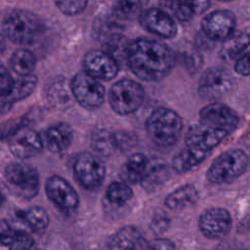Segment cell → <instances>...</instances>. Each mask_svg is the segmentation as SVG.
Listing matches in <instances>:
<instances>
[{"mask_svg":"<svg viewBox=\"0 0 250 250\" xmlns=\"http://www.w3.org/2000/svg\"><path fill=\"white\" fill-rule=\"evenodd\" d=\"M130 70L145 81H158L166 77L176 62L173 51L163 42L150 38H137L125 51Z\"/></svg>","mask_w":250,"mask_h":250,"instance_id":"obj_1","label":"cell"},{"mask_svg":"<svg viewBox=\"0 0 250 250\" xmlns=\"http://www.w3.org/2000/svg\"><path fill=\"white\" fill-rule=\"evenodd\" d=\"M184 123L181 116L173 109L160 106L147 117L146 130L150 141L158 146L169 147L180 139Z\"/></svg>","mask_w":250,"mask_h":250,"instance_id":"obj_2","label":"cell"},{"mask_svg":"<svg viewBox=\"0 0 250 250\" xmlns=\"http://www.w3.org/2000/svg\"><path fill=\"white\" fill-rule=\"evenodd\" d=\"M44 31V24L33 13L15 9L6 14L2 21V33L18 45L33 44Z\"/></svg>","mask_w":250,"mask_h":250,"instance_id":"obj_3","label":"cell"},{"mask_svg":"<svg viewBox=\"0 0 250 250\" xmlns=\"http://www.w3.org/2000/svg\"><path fill=\"white\" fill-rule=\"evenodd\" d=\"M249 165V157L242 149H229L220 154L209 166L206 178L210 183L229 184L244 174Z\"/></svg>","mask_w":250,"mask_h":250,"instance_id":"obj_4","label":"cell"},{"mask_svg":"<svg viewBox=\"0 0 250 250\" xmlns=\"http://www.w3.org/2000/svg\"><path fill=\"white\" fill-rule=\"evenodd\" d=\"M7 187L20 198L29 200L39 191L40 179L37 170L24 162H11L4 170Z\"/></svg>","mask_w":250,"mask_h":250,"instance_id":"obj_5","label":"cell"},{"mask_svg":"<svg viewBox=\"0 0 250 250\" xmlns=\"http://www.w3.org/2000/svg\"><path fill=\"white\" fill-rule=\"evenodd\" d=\"M145 90L140 83L131 79L115 82L108 94L109 104L114 112L127 115L135 112L143 104Z\"/></svg>","mask_w":250,"mask_h":250,"instance_id":"obj_6","label":"cell"},{"mask_svg":"<svg viewBox=\"0 0 250 250\" xmlns=\"http://www.w3.org/2000/svg\"><path fill=\"white\" fill-rule=\"evenodd\" d=\"M70 91L76 102L84 108L94 110L104 102L105 90L98 79L88 73L78 72L70 81Z\"/></svg>","mask_w":250,"mask_h":250,"instance_id":"obj_7","label":"cell"},{"mask_svg":"<svg viewBox=\"0 0 250 250\" xmlns=\"http://www.w3.org/2000/svg\"><path fill=\"white\" fill-rule=\"evenodd\" d=\"M105 166L95 154L84 151L73 162V174L79 185L89 190L97 189L105 178Z\"/></svg>","mask_w":250,"mask_h":250,"instance_id":"obj_8","label":"cell"},{"mask_svg":"<svg viewBox=\"0 0 250 250\" xmlns=\"http://www.w3.org/2000/svg\"><path fill=\"white\" fill-rule=\"evenodd\" d=\"M234 85L232 75L223 67L207 69L200 77L198 94L205 100H218L229 93Z\"/></svg>","mask_w":250,"mask_h":250,"instance_id":"obj_9","label":"cell"},{"mask_svg":"<svg viewBox=\"0 0 250 250\" xmlns=\"http://www.w3.org/2000/svg\"><path fill=\"white\" fill-rule=\"evenodd\" d=\"M44 145V140L39 133L28 127L16 129L8 139L11 153L21 160L39 154L43 150Z\"/></svg>","mask_w":250,"mask_h":250,"instance_id":"obj_10","label":"cell"},{"mask_svg":"<svg viewBox=\"0 0 250 250\" xmlns=\"http://www.w3.org/2000/svg\"><path fill=\"white\" fill-rule=\"evenodd\" d=\"M83 68L89 75L104 81L113 79L119 70L115 57L106 51L98 49L91 50L85 54Z\"/></svg>","mask_w":250,"mask_h":250,"instance_id":"obj_11","label":"cell"},{"mask_svg":"<svg viewBox=\"0 0 250 250\" xmlns=\"http://www.w3.org/2000/svg\"><path fill=\"white\" fill-rule=\"evenodd\" d=\"M231 216L222 207H211L204 210L198 219V227L203 235L211 239L225 237L231 229Z\"/></svg>","mask_w":250,"mask_h":250,"instance_id":"obj_12","label":"cell"},{"mask_svg":"<svg viewBox=\"0 0 250 250\" xmlns=\"http://www.w3.org/2000/svg\"><path fill=\"white\" fill-rule=\"evenodd\" d=\"M229 132L202 122L189 127L185 137L186 146L210 152L227 136Z\"/></svg>","mask_w":250,"mask_h":250,"instance_id":"obj_13","label":"cell"},{"mask_svg":"<svg viewBox=\"0 0 250 250\" xmlns=\"http://www.w3.org/2000/svg\"><path fill=\"white\" fill-rule=\"evenodd\" d=\"M235 17L230 11L217 10L203 18L201 28L210 40L224 41L235 31Z\"/></svg>","mask_w":250,"mask_h":250,"instance_id":"obj_14","label":"cell"},{"mask_svg":"<svg viewBox=\"0 0 250 250\" xmlns=\"http://www.w3.org/2000/svg\"><path fill=\"white\" fill-rule=\"evenodd\" d=\"M45 191L48 198L62 210L72 211L79 205V196L74 188L65 179L58 175L48 178Z\"/></svg>","mask_w":250,"mask_h":250,"instance_id":"obj_15","label":"cell"},{"mask_svg":"<svg viewBox=\"0 0 250 250\" xmlns=\"http://www.w3.org/2000/svg\"><path fill=\"white\" fill-rule=\"evenodd\" d=\"M140 22L146 30L161 38H174L178 32L174 19L169 13L158 8L145 10L140 17Z\"/></svg>","mask_w":250,"mask_h":250,"instance_id":"obj_16","label":"cell"},{"mask_svg":"<svg viewBox=\"0 0 250 250\" xmlns=\"http://www.w3.org/2000/svg\"><path fill=\"white\" fill-rule=\"evenodd\" d=\"M200 122L228 131L234 130L239 124L237 113L229 106L221 103H211L199 111Z\"/></svg>","mask_w":250,"mask_h":250,"instance_id":"obj_17","label":"cell"},{"mask_svg":"<svg viewBox=\"0 0 250 250\" xmlns=\"http://www.w3.org/2000/svg\"><path fill=\"white\" fill-rule=\"evenodd\" d=\"M73 131L69 124L59 122L50 126L44 135V144L49 151L58 153L65 150L71 145Z\"/></svg>","mask_w":250,"mask_h":250,"instance_id":"obj_18","label":"cell"},{"mask_svg":"<svg viewBox=\"0 0 250 250\" xmlns=\"http://www.w3.org/2000/svg\"><path fill=\"white\" fill-rule=\"evenodd\" d=\"M36 85H37V77L33 74L21 76V78H19L18 80H15L11 93L6 98L1 99L2 114H5V112L11 108L12 104L15 102L21 101L27 98L29 95H31Z\"/></svg>","mask_w":250,"mask_h":250,"instance_id":"obj_19","label":"cell"},{"mask_svg":"<svg viewBox=\"0 0 250 250\" xmlns=\"http://www.w3.org/2000/svg\"><path fill=\"white\" fill-rule=\"evenodd\" d=\"M199 194L196 188L191 184L183 185L171 191L164 199L167 208L173 211L186 209L198 200Z\"/></svg>","mask_w":250,"mask_h":250,"instance_id":"obj_20","label":"cell"},{"mask_svg":"<svg viewBox=\"0 0 250 250\" xmlns=\"http://www.w3.org/2000/svg\"><path fill=\"white\" fill-rule=\"evenodd\" d=\"M209 153L210 152L186 146L174 156L172 168L178 174L187 173L203 162Z\"/></svg>","mask_w":250,"mask_h":250,"instance_id":"obj_21","label":"cell"},{"mask_svg":"<svg viewBox=\"0 0 250 250\" xmlns=\"http://www.w3.org/2000/svg\"><path fill=\"white\" fill-rule=\"evenodd\" d=\"M142 237L141 231L136 227L125 226L110 236L107 250H133Z\"/></svg>","mask_w":250,"mask_h":250,"instance_id":"obj_22","label":"cell"},{"mask_svg":"<svg viewBox=\"0 0 250 250\" xmlns=\"http://www.w3.org/2000/svg\"><path fill=\"white\" fill-rule=\"evenodd\" d=\"M249 46L250 35L245 31H234L223 41L220 54L225 61H232L238 59Z\"/></svg>","mask_w":250,"mask_h":250,"instance_id":"obj_23","label":"cell"},{"mask_svg":"<svg viewBox=\"0 0 250 250\" xmlns=\"http://www.w3.org/2000/svg\"><path fill=\"white\" fill-rule=\"evenodd\" d=\"M149 165V160L146 155L141 152L133 153L128 157L123 166V178L131 184L141 183Z\"/></svg>","mask_w":250,"mask_h":250,"instance_id":"obj_24","label":"cell"},{"mask_svg":"<svg viewBox=\"0 0 250 250\" xmlns=\"http://www.w3.org/2000/svg\"><path fill=\"white\" fill-rule=\"evenodd\" d=\"M17 216L23 224L34 232L44 231L50 223L48 212L41 206H30L25 210L18 212Z\"/></svg>","mask_w":250,"mask_h":250,"instance_id":"obj_25","label":"cell"},{"mask_svg":"<svg viewBox=\"0 0 250 250\" xmlns=\"http://www.w3.org/2000/svg\"><path fill=\"white\" fill-rule=\"evenodd\" d=\"M12 69L20 76L32 74L36 66V58L34 54L27 49L16 50L10 59Z\"/></svg>","mask_w":250,"mask_h":250,"instance_id":"obj_26","label":"cell"},{"mask_svg":"<svg viewBox=\"0 0 250 250\" xmlns=\"http://www.w3.org/2000/svg\"><path fill=\"white\" fill-rule=\"evenodd\" d=\"M90 143L93 150L103 156H109L116 149L113 133L104 128L93 131Z\"/></svg>","mask_w":250,"mask_h":250,"instance_id":"obj_27","label":"cell"},{"mask_svg":"<svg viewBox=\"0 0 250 250\" xmlns=\"http://www.w3.org/2000/svg\"><path fill=\"white\" fill-rule=\"evenodd\" d=\"M168 178L169 171L167 166L163 163H155L153 165H149L140 184L146 190L152 191L161 187Z\"/></svg>","mask_w":250,"mask_h":250,"instance_id":"obj_28","label":"cell"},{"mask_svg":"<svg viewBox=\"0 0 250 250\" xmlns=\"http://www.w3.org/2000/svg\"><path fill=\"white\" fill-rule=\"evenodd\" d=\"M133 190L129 185L122 182H112L106 188L105 196L114 205H123L133 197Z\"/></svg>","mask_w":250,"mask_h":250,"instance_id":"obj_29","label":"cell"},{"mask_svg":"<svg viewBox=\"0 0 250 250\" xmlns=\"http://www.w3.org/2000/svg\"><path fill=\"white\" fill-rule=\"evenodd\" d=\"M163 6L180 21H188L194 15L187 0H163Z\"/></svg>","mask_w":250,"mask_h":250,"instance_id":"obj_30","label":"cell"},{"mask_svg":"<svg viewBox=\"0 0 250 250\" xmlns=\"http://www.w3.org/2000/svg\"><path fill=\"white\" fill-rule=\"evenodd\" d=\"M149 0H118L120 14L126 20H135L144 13Z\"/></svg>","mask_w":250,"mask_h":250,"instance_id":"obj_31","label":"cell"},{"mask_svg":"<svg viewBox=\"0 0 250 250\" xmlns=\"http://www.w3.org/2000/svg\"><path fill=\"white\" fill-rule=\"evenodd\" d=\"M57 8L66 16L81 14L88 5V0H54Z\"/></svg>","mask_w":250,"mask_h":250,"instance_id":"obj_32","label":"cell"},{"mask_svg":"<svg viewBox=\"0 0 250 250\" xmlns=\"http://www.w3.org/2000/svg\"><path fill=\"white\" fill-rule=\"evenodd\" d=\"M8 247L9 250H30L34 247V239L27 231L16 229Z\"/></svg>","mask_w":250,"mask_h":250,"instance_id":"obj_33","label":"cell"},{"mask_svg":"<svg viewBox=\"0 0 250 250\" xmlns=\"http://www.w3.org/2000/svg\"><path fill=\"white\" fill-rule=\"evenodd\" d=\"M114 141L116 148H120L122 150H126L135 145V139L136 137L128 132L124 131H118L113 133Z\"/></svg>","mask_w":250,"mask_h":250,"instance_id":"obj_34","label":"cell"},{"mask_svg":"<svg viewBox=\"0 0 250 250\" xmlns=\"http://www.w3.org/2000/svg\"><path fill=\"white\" fill-rule=\"evenodd\" d=\"M15 80L13 79L11 73L9 70L2 64L1 65V81H0V86H1V99L6 98L12 91V88L14 86Z\"/></svg>","mask_w":250,"mask_h":250,"instance_id":"obj_35","label":"cell"},{"mask_svg":"<svg viewBox=\"0 0 250 250\" xmlns=\"http://www.w3.org/2000/svg\"><path fill=\"white\" fill-rule=\"evenodd\" d=\"M234 70L242 76L250 75V51L242 54L236 60L234 63Z\"/></svg>","mask_w":250,"mask_h":250,"instance_id":"obj_36","label":"cell"},{"mask_svg":"<svg viewBox=\"0 0 250 250\" xmlns=\"http://www.w3.org/2000/svg\"><path fill=\"white\" fill-rule=\"evenodd\" d=\"M16 229H13L6 220L1 221V244L8 247L13 239Z\"/></svg>","mask_w":250,"mask_h":250,"instance_id":"obj_37","label":"cell"},{"mask_svg":"<svg viewBox=\"0 0 250 250\" xmlns=\"http://www.w3.org/2000/svg\"><path fill=\"white\" fill-rule=\"evenodd\" d=\"M149 245L151 250H176L175 243L168 238H154Z\"/></svg>","mask_w":250,"mask_h":250,"instance_id":"obj_38","label":"cell"},{"mask_svg":"<svg viewBox=\"0 0 250 250\" xmlns=\"http://www.w3.org/2000/svg\"><path fill=\"white\" fill-rule=\"evenodd\" d=\"M194 15L205 13L210 7V0H187Z\"/></svg>","mask_w":250,"mask_h":250,"instance_id":"obj_39","label":"cell"},{"mask_svg":"<svg viewBox=\"0 0 250 250\" xmlns=\"http://www.w3.org/2000/svg\"><path fill=\"white\" fill-rule=\"evenodd\" d=\"M152 229L155 232H161L163 231L167 226H168V220L164 217V218H155L152 222Z\"/></svg>","mask_w":250,"mask_h":250,"instance_id":"obj_40","label":"cell"},{"mask_svg":"<svg viewBox=\"0 0 250 250\" xmlns=\"http://www.w3.org/2000/svg\"><path fill=\"white\" fill-rule=\"evenodd\" d=\"M133 250H151L149 241H147L144 236L138 241L136 246L134 247Z\"/></svg>","mask_w":250,"mask_h":250,"instance_id":"obj_41","label":"cell"},{"mask_svg":"<svg viewBox=\"0 0 250 250\" xmlns=\"http://www.w3.org/2000/svg\"><path fill=\"white\" fill-rule=\"evenodd\" d=\"M228 250H247V249H245V248H243V247H238V246H235V247L229 248V249H228Z\"/></svg>","mask_w":250,"mask_h":250,"instance_id":"obj_42","label":"cell"},{"mask_svg":"<svg viewBox=\"0 0 250 250\" xmlns=\"http://www.w3.org/2000/svg\"><path fill=\"white\" fill-rule=\"evenodd\" d=\"M30 250H44V249H40V248H32V249H30Z\"/></svg>","mask_w":250,"mask_h":250,"instance_id":"obj_43","label":"cell"},{"mask_svg":"<svg viewBox=\"0 0 250 250\" xmlns=\"http://www.w3.org/2000/svg\"><path fill=\"white\" fill-rule=\"evenodd\" d=\"M219 1H231V0H219Z\"/></svg>","mask_w":250,"mask_h":250,"instance_id":"obj_44","label":"cell"}]
</instances>
